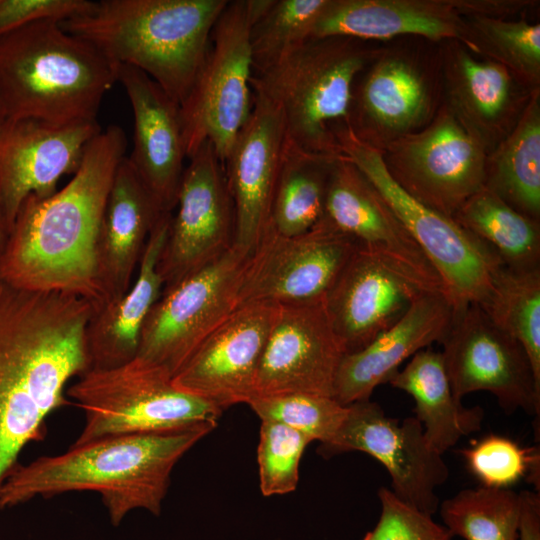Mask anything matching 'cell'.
Segmentation results:
<instances>
[{"label": "cell", "mask_w": 540, "mask_h": 540, "mask_svg": "<svg viewBox=\"0 0 540 540\" xmlns=\"http://www.w3.org/2000/svg\"><path fill=\"white\" fill-rule=\"evenodd\" d=\"M381 151L394 181L446 216L453 217L484 187L488 154L446 106L422 130L391 141Z\"/></svg>", "instance_id": "8fae6325"}, {"label": "cell", "mask_w": 540, "mask_h": 540, "mask_svg": "<svg viewBox=\"0 0 540 540\" xmlns=\"http://www.w3.org/2000/svg\"><path fill=\"white\" fill-rule=\"evenodd\" d=\"M480 307L522 345L540 382V268L514 270L501 265L490 297Z\"/></svg>", "instance_id": "836d02e7"}, {"label": "cell", "mask_w": 540, "mask_h": 540, "mask_svg": "<svg viewBox=\"0 0 540 540\" xmlns=\"http://www.w3.org/2000/svg\"><path fill=\"white\" fill-rule=\"evenodd\" d=\"M454 395L491 393L507 414H540V382L522 345L498 327L478 304L454 312L441 342Z\"/></svg>", "instance_id": "7c38bea8"}, {"label": "cell", "mask_w": 540, "mask_h": 540, "mask_svg": "<svg viewBox=\"0 0 540 540\" xmlns=\"http://www.w3.org/2000/svg\"><path fill=\"white\" fill-rule=\"evenodd\" d=\"M334 161L301 151L286 139L270 215V225L276 232L285 236L303 234L323 218Z\"/></svg>", "instance_id": "1f68e13d"}, {"label": "cell", "mask_w": 540, "mask_h": 540, "mask_svg": "<svg viewBox=\"0 0 540 540\" xmlns=\"http://www.w3.org/2000/svg\"><path fill=\"white\" fill-rule=\"evenodd\" d=\"M335 136L342 155L376 188L434 267L453 311L485 304L503 265L496 253L452 217L405 192L390 176L382 151L358 139L348 125Z\"/></svg>", "instance_id": "52a82bcc"}, {"label": "cell", "mask_w": 540, "mask_h": 540, "mask_svg": "<svg viewBox=\"0 0 540 540\" xmlns=\"http://www.w3.org/2000/svg\"><path fill=\"white\" fill-rule=\"evenodd\" d=\"M171 217L163 213L154 225L128 291L93 309L85 333L89 369L117 367L137 356L143 324L164 287L158 260Z\"/></svg>", "instance_id": "4316f807"}, {"label": "cell", "mask_w": 540, "mask_h": 540, "mask_svg": "<svg viewBox=\"0 0 540 540\" xmlns=\"http://www.w3.org/2000/svg\"><path fill=\"white\" fill-rule=\"evenodd\" d=\"M350 451L378 460L390 475V490L400 500L430 516L438 510L436 489L447 481L449 469L414 416L401 421L391 418L370 399L348 405L342 425L329 442L320 445L319 453L328 458Z\"/></svg>", "instance_id": "4fadbf2b"}, {"label": "cell", "mask_w": 540, "mask_h": 540, "mask_svg": "<svg viewBox=\"0 0 540 540\" xmlns=\"http://www.w3.org/2000/svg\"><path fill=\"white\" fill-rule=\"evenodd\" d=\"M453 307L442 293H424L392 327L363 349L343 356L333 397L342 405L370 399L374 389L418 351L441 344L453 320Z\"/></svg>", "instance_id": "cb8c5ba5"}, {"label": "cell", "mask_w": 540, "mask_h": 540, "mask_svg": "<svg viewBox=\"0 0 540 540\" xmlns=\"http://www.w3.org/2000/svg\"><path fill=\"white\" fill-rule=\"evenodd\" d=\"M312 441L307 435L284 424L261 421L257 460L260 490L264 496L295 491L300 460Z\"/></svg>", "instance_id": "f35d334b"}, {"label": "cell", "mask_w": 540, "mask_h": 540, "mask_svg": "<svg viewBox=\"0 0 540 540\" xmlns=\"http://www.w3.org/2000/svg\"><path fill=\"white\" fill-rule=\"evenodd\" d=\"M252 96L250 117L223 163L235 214L233 245L248 255L270 224L286 145L279 110L265 97Z\"/></svg>", "instance_id": "ffe728a7"}, {"label": "cell", "mask_w": 540, "mask_h": 540, "mask_svg": "<svg viewBox=\"0 0 540 540\" xmlns=\"http://www.w3.org/2000/svg\"><path fill=\"white\" fill-rule=\"evenodd\" d=\"M216 423L102 437L19 464L0 487V510L68 492L101 496L114 527L136 509L161 513L171 473Z\"/></svg>", "instance_id": "3957f363"}, {"label": "cell", "mask_w": 540, "mask_h": 540, "mask_svg": "<svg viewBox=\"0 0 540 540\" xmlns=\"http://www.w3.org/2000/svg\"><path fill=\"white\" fill-rule=\"evenodd\" d=\"M463 45L504 66L529 91L540 87V25L467 16Z\"/></svg>", "instance_id": "d6a6232c"}, {"label": "cell", "mask_w": 540, "mask_h": 540, "mask_svg": "<svg viewBox=\"0 0 540 540\" xmlns=\"http://www.w3.org/2000/svg\"><path fill=\"white\" fill-rule=\"evenodd\" d=\"M10 229L0 201V259L6 247Z\"/></svg>", "instance_id": "ee69618b"}, {"label": "cell", "mask_w": 540, "mask_h": 540, "mask_svg": "<svg viewBox=\"0 0 540 540\" xmlns=\"http://www.w3.org/2000/svg\"><path fill=\"white\" fill-rule=\"evenodd\" d=\"M521 514L518 528L519 540H540V496L539 493L520 492Z\"/></svg>", "instance_id": "7bdbcfd3"}, {"label": "cell", "mask_w": 540, "mask_h": 540, "mask_svg": "<svg viewBox=\"0 0 540 540\" xmlns=\"http://www.w3.org/2000/svg\"><path fill=\"white\" fill-rule=\"evenodd\" d=\"M356 249L352 238L324 218L294 236L279 234L269 224L246 261L239 306L324 299Z\"/></svg>", "instance_id": "5bb4252c"}, {"label": "cell", "mask_w": 540, "mask_h": 540, "mask_svg": "<svg viewBox=\"0 0 540 540\" xmlns=\"http://www.w3.org/2000/svg\"><path fill=\"white\" fill-rule=\"evenodd\" d=\"M119 82L132 108L134 145L127 157L162 213H172L186 157L180 106L142 71L118 65Z\"/></svg>", "instance_id": "44dd1931"}, {"label": "cell", "mask_w": 540, "mask_h": 540, "mask_svg": "<svg viewBox=\"0 0 540 540\" xmlns=\"http://www.w3.org/2000/svg\"><path fill=\"white\" fill-rule=\"evenodd\" d=\"M102 131L98 122L50 123L6 119L0 126V201L11 231L30 196L47 197L58 181L79 168L85 150Z\"/></svg>", "instance_id": "d6986e66"}, {"label": "cell", "mask_w": 540, "mask_h": 540, "mask_svg": "<svg viewBox=\"0 0 540 540\" xmlns=\"http://www.w3.org/2000/svg\"><path fill=\"white\" fill-rule=\"evenodd\" d=\"M92 305L57 292L0 282V487L47 417L66 405L69 381L89 369L86 327Z\"/></svg>", "instance_id": "6da1fadb"}, {"label": "cell", "mask_w": 540, "mask_h": 540, "mask_svg": "<svg viewBox=\"0 0 540 540\" xmlns=\"http://www.w3.org/2000/svg\"><path fill=\"white\" fill-rule=\"evenodd\" d=\"M444 79L446 107L488 155L512 131L532 93L522 94L526 88L504 66L474 57L455 40L445 51Z\"/></svg>", "instance_id": "603a6c76"}, {"label": "cell", "mask_w": 540, "mask_h": 540, "mask_svg": "<svg viewBox=\"0 0 540 540\" xmlns=\"http://www.w3.org/2000/svg\"><path fill=\"white\" fill-rule=\"evenodd\" d=\"M117 66L60 22L38 21L0 36V103L6 119L95 121Z\"/></svg>", "instance_id": "5b68a950"}, {"label": "cell", "mask_w": 540, "mask_h": 540, "mask_svg": "<svg viewBox=\"0 0 540 540\" xmlns=\"http://www.w3.org/2000/svg\"><path fill=\"white\" fill-rule=\"evenodd\" d=\"M88 0H0V36L43 20L62 22L88 13Z\"/></svg>", "instance_id": "60d3db41"}, {"label": "cell", "mask_w": 540, "mask_h": 540, "mask_svg": "<svg viewBox=\"0 0 540 540\" xmlns=\"http://www.w3.org/2000/svg\"><path fill=\"white\" fill-rule=\"evenodd\" d=\"M162 214L125 157L113 178L97 245L102 304L128 291L147 239Z\"/></svg>", "instance_id": "484cf974"}, {"label": "cell", "mask_w": 540, "mask_h": 540, "mask_svg": "<svg viewBox=\"0 0 540 540\" xmlns=\"http://www.w3.org/2000/svg\"><path fill=\"white\" fill-rule=\"evenodd\" d=\"M466 466L480 485L510 488L522 478L539 487V449L522 447L510 438L487 435L461 450Z\"/></svg>", "instance_id": "74e56055"}, {"label": "cell", "mask_w": 540, "mask_h": 540, "mask_svg": "<svg viewBox=\"0 0 540 540\" xmlns=\"http://www.w3.org/2000/svg\"><path fill=\"white\" fill-rule=\"evenodd\" d=\"M432 101L418 69L400 56H383L354 84L348 126L361 141L382 150L415 132L431 114Z\"/></svg>", "instance_id": "d4e9b609"}, {"label": "cell", "mask_w": 540, "mask_h": 540, "mask_svg": "<svg viewBox=\"0 0 540 540\" xmlns=\"http://www.w3.org/2000/svg\"><path fill=\"white\" fill-rule=\"evenodd\" d=\"M449 4L462 16H482L500 18L524 10L532 5L527 0H448Z\"/></svg>", "instance_id": "b9f144b4"}, {"label": "cell", "mask_w": 540, "mask_h": 540, "mask_svg": "<svg viewBox=\"0 0 540 540\" xmlns=\"http://www.w3.org/2000/svg\"><path fill=\"white\" fill-rule=\"evenodd\" d=\"M343 36L310 39L252 74L251 90L280 112L287 141L309 154L342 157L335 130L348 124L354 84L377 52Z\"/></svg>", "instance_id": "8992f818"}, {"label": "cell", "mask_w": 540, "mask_h": 540, "mask_svg": "<svg viewBox=\"0 0 540 540\" xmlns=\"http://www.w3.org/2000/svg\"><path fill=\"white\" fill-rule=\"evenodd\" d=\"M6 120V115H5V112L3 110V107L0 103V126L3 124V122Z\"/></svg>", "instance_id": "f6af8a7d"}, {"label": "cell", "mask_w": 540, "mask_h": 540, "mask_svg": "<svg viewBox=\"0 0 540 540\" xmlns=\"http://www.w3.org/2000/svg\"><path fill=\"white\" fill-rule=\"evenodd\" d=\"M344 355L324 299L278 304L257 372L255 397L292 393L333 397Z\"/></svg>", "instance_id": "e0dca14e"}, {"label": "cell", "mask_w": 540, "mask_h": 540, "mask_svg": "<svg viewBox=\"0 0 540 540\" xmlns=\"http://www.w3.org/2000/svg\"><path fill=\"white\" fill-rule=\"evenodd\" d=\"M514 270L540 268V222L481 188L469 197L452 217Z\"/></svg>", "instance_id": "4dcf8cb0"}, {"label": "cell", "mask_w": 540, "mask_h": 540, "mask_svg": "<svg viewBox=\"0 0 540 540\" xmlns=\"http://www.w3.org/2000/svg\"><path fill=\"white\" fill-rule=\"evenodd\" d=\"M465 20L448 0H330L313 38L343 36L385 40L418 35L463 43Z\"/></svg>", "instance_id": "83f0119b"}, {"label": "cell", "mask_w": 540, "mask_h": 540, "mask_svg": "<svg viewBox=\"0 0 540 540\" xmlns=\"http://www.w3.org/2000/svg\"><path fill=\"white\" fill-rule=\"evenodd\" d=\"M330 0H272L250 31L252 74L277 63L313 38L315 25Z\"/></svg>", "instance_id": "d590c367"}, {"label": "cell", "mask_w": 540, "mask_h": 540, "mask_svg": "<svg viewBox=\"0 0 540 540\" xmlns=\"http://www.w3.org/2000/svg\"><path fill=\"white\" fill-rule=\"evenodd\" d=\"M324 218L388 269L425 293L445 295L442 281L398 217L349 162L331 172Z\"/></svg>", "instance_id": "2e32d148"}, {"label": "cell", "mask_w": 540, "mask_h": 540, "mask_svg": "<svg viewBox=\"0 0 540 540\" xmlns=\"http://www.w3.org/2000/svg\"><path fill=\"white\" fill-rule=\"evenodd\" d=\"M189 161L158 260L163 289L217 261L234 243V206L222 161L210 142Z\"/></svg>", "instance_id": "9a60e30c"}, {"label": "cell", "mask_w": 540, "mask_h": 540, "mask_svg": "<svg viewBox=\"0 0 540 540\" xmlns=\"http://www.w3.org/2000/svg\"><path fill=\"white\" fill-rule=\"evenodd\" d=\"M271 2L229 1L217 19L205 61L179 105L188 159L210 142L224 163L247 123L253 103L250 31Z\"/></svg>", "instance_id": "9c48e42d"}, {"label": "cell", "mask_w": 540, "mask_h": 540, "mask_svg": "<svg viewBox=\"0 0 540 540\" xmlns=\"http://www.w3.org/2000/svg\"><path fill=\"white\" fill-rule=\"evenodd\" d=\"M228 0H101L86 14L60 22L115 66L134 67L179 105L210 48Z\"/></svg>", "instance_id": "277c9868"}, {"label": "cell", "mask_w": 540, "mask_h": 540, "mask_svg": "<svg viewBox=\"0 0 540 540\" xmlns=\"http://www.w3.org/2000/svg\"><path fill=\"white\" fill-rule=\"evenodd\" d=\"M163 368L139 356L117 367L88 369L66 389L85 414L73 444L107 436L216 423L214 405L177 389Z\"/></svg>", "instance_id": "ba28073f"}, {"label": "cell", "mask_w": 540, "mask_h": 540, "mask_svg": "<svg viewBox=\"0 0 540 540\" xmlns=\"http://www.w3.org/2000/svg\"><path fill=\"white\" fill-rule=\"evenodd\" d=\"M248 256L233 245L217 261L163 289L143 324L137 356L173 377L239 307Z\"/></svg>", "instance_id": "30bf717a"}, {"label": "cell", "mask_w": 540, "mask_h": 540, "mask_svg": "<svg viewBox=\"0 0 540 540\" xmlns=\"http://www.w3.org/2000/svg\"><path fill=\"white\" fill-rule=\"evenodd\" d=\"M278 304L240 305L173 376L174 386L221 411L255 397L257 372Z\"/></svg>", "instance_id": "ac0fdd59"}, {"label": "cell", "mask_w": 540, "mask_h": 540, "mask_svg": "<svg viewBox=\"0 0 540 540\" xmlns=\"http://www.w3.org/2000/svg\"><path fill=\"white\" fill-rule=\"evenodd\" d=\"M444 526L464 540H517L520 493L479 485L466 488L439 504Z\"/></svg>", "instance_id": "e575fe53"}, {"label": "cell", "mask_w": 540, "mask_h": 540, "mask_svg": "<svg viewBox=\"0 0 540 540\" xmlns=\"http://www.w3.org/2000/svg\"><path fill=\"white\" fill-rule=\"evenodd\" d=\"M248 405L261 421L284 424L321 444L333 438L348 412L334 397L307 393L256 396Z\"/></svg>", "instance_id": "8d00e7d4"}, {"label": "cell", "mask_w": 540, "mask_h": 540, "mask_svg": "<svg viewBox=\"0 0 540 540\" xmlns=\"http://www.w3.org/2000/svg\"><path fill=\"white\" fill-rule=\"evenodd\" d=\"M381 513L376 526L363 540H451L453 537L444 525L400 500L390 490H378Z\"/></svg>", "instance_id": "ab89813d"}, {"label": "cell", "mask_w": 540, "mask_h": 540, "mask_svg": "<svg viewBox=\"0 0 540 540\" xmlns=\"http://www.w3.org/2000/svg\"><path fill=\"white\" fill-rule=\"evenodd\" d=\"M388 383L413 398L414 417L429 444L441 455L462 437L481 429L483 409L466 407L454 395L441 351L431 347L418 351Z\"/></svg>", "instance_id": "f1b7e54d"}, {"label": "cell", "mask_w": 540, "mask_h": 540, "mask_svg": "<svg viewBox=\"0 0 540 540\" xmlns=\"http://www.w3.org/2000/svg\"><path fill=\"white\" fill-rule=\"evenodd\" d=\"M127 139L117 125L88 144L72 179L52 195L21 205L0 259V282L34 292H57L103 303L97 245L115 172Z\"/></svg>", "instance_id": "7a4b0ae2"}, {"label": "cell", "mask_w": 540, "mask_h": 540, "mask_svg": "<svg viewBox=\"0 0 540 540\" xmlns=\"http://www.w3.org/2000/svg\"><path fill=\"white\" fill-rule=\"evenodd\" d=\"M424 293L357 247L324 304L347 354L363 349L392 327Z\"/></svg>", "instance_id": "7402d4cb"}, {"label": "cell", "mask_w": 540, "mask_h": 540, "mask_svg": "<svg viewBox=\"0 0 540 540\" xmlns=\"http://www.w3.org/2000/svg\"><path fill=\"white\" fill-rule=\"evenodd\" d=\"M484 187L540 222V93L532 91L512 131L487 156Z\"/></svg>", "instance_id": "f546056e"}]
</instances>
